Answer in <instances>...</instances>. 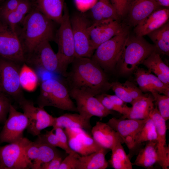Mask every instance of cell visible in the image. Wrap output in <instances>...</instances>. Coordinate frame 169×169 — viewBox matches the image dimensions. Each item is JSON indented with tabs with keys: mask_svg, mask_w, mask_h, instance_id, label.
<instances>
[{
	"mask_svg": "<svg viewBox=\"0 0 169 169\" xmlns=\"http://www.w3.org/2000/svg\"><path fill=\"white\" fill-rule=\"evenodd\" d=\"M65 77L68 90H80L95 96L110 89L105 72L91 58L75 57Z\"/></svg>",
	"mask_w": 169,
	"mask_h": 169,
	"instance_id": "obj_1",
	"label": "cell"
},
{
	"mask_svg": "<svg viewBox=\"0 0 169 169\" xmlns=\"http://www.w3.org/2000/svg\"><path fill=\"white\" fill-rule=\"evenodd\" d=\"M20 33H17L25 56L31 54L42 41L54 38L53 21L45 16L36 7L25 18Z\"/></svg>",
	"mask_w": 169,
	"mask_h": 169,
	"instance_id": "obj_2",
	"label": "cell"
},
{
	"mask_svg": "<svg viewBox=\"0 0 169 169\" xmlns=\"http://www.w3.org/2000/svg\"><path fill=\"white\" fill-rule=\"evenodd\" d=\"M155 51L156 49L154 44L148 42L143 36L129 35L115 68L122 74H131Z\"/></svg>",
	"mask_w": 169,
	"mask_h": 169,
	"instance_id": "obj_3",
	"label": "cell"
},
{
	"mask_svg": "<svg viewBox=\"0 0 169 169\" xmlns=\"http://www.w3.org/2000/svg\"><path fill=\"white\" fill-rule=\"evenodd\" d=\"M38 106H51L63 110L78 112L66 86L58 80L51 79L43 81L38 100Z\"/></svg>",
	"mask_w": 169,
	"mask_h": 169,
	"instance_id": "obj_4",
	"label": "cell"
},
{
	"mask_svg": "<svg viewBox=\"0 0 169 169\" xmlns=\"http://www.w3.org/2000/svg\"><path fill=\"white\" fill-rule=\"evenodd\" d=\"M55 36L58 46L56 53L61 75L66 76L69 65L75 58L74 44L70 18L66 6L64 5L63 19Z\"/></svg>",
	"mask_w": 169,
	"mask_h": 169,
	"instance_id": "obj_5",
	"label": "cell"
},
{
	"mask_svg": "<svg viewBox=\"0 0 169 169\" xmlns=\"http://www.w3.org/2000/svg\"><path fill=\"white\" fill-rule=\"evenodd\" d=\"M129 35L128 29L125 28L119 33L99 45L91 59L105 72L113 71Z\"/></svg>",
	"mask_w": 169,
	"mask_h": 169,
	"instance_id": "obj_6",
	"label": "cell"
},
{
	"mask_svg": "<svg viewBox=\"0 0 169 169\" xmlns=\"http://www.w3.org/2000/svg\"><path fill=\"white\" fill-rule=\"evenodd\" d=\"M20 64L0 58V92L17 102L24 97L19 81Z\"/></svg>",
	"mask_w": 169,
	"mask_h": 169,
	"instance_id": "obj_7",
	"label": "cell"
},
{
	"mask_svg": "<svg viewBox=\"0 0 169 169\" xmlns=\"http://www.w3.org/2000/svg\"><path fill=\"white\" fill-rule=\"evenodd\" d=\"M31 141L23 137L4 146H0V169L31 168L32 164L25 154L26 146Z\"/></svg>",
	"mask_w": 169,
	"mask_h": 169,
	"instance_id": "obj_8",
	"label": "cell"
},
{
	"mask_svg": "<svg viewBox=\"0 0 169 169\" xmlns=\"http://www.w3.org/2000/svg\"><path fill=\"white\" fill-rule=\"evenodd\" d=\"M0 56L19 64L25 62V54L16 31L0 21Z\"/></svg>",
	"mask_w": 169,
	"mask_h": 169,
	"instance_id": "obj_9",
	"label": "cell"
},
{
	"mask_svg": "<svg viewBox=\"0 0 169 169\" xmlns=\"http://www.w3.org/2000/svg\"><path fill=\"white\" fill-rule=\"evenodd\" d=\"M28 119V132L34 136H38L41 131L53 126L55 117L49 114L44 108L35 106L33 103L24 98L18 102Z\"/></svg>",
	"mask_w": 169,
	"mask_h": 169,
	"instance_id": "obj_10",
	"label": "cell"
},
{
	"mask_svg": "<svg viewBox=\"0 0 169 169\" xmlns=\"http://www.w3.org/2000/svg\"><path fill=\"white\" fill-rule=\"evenodd\" d=\"M74 39L75 57L91 58L95 50L91 46L88 28L90 25L83 15L75 14L70 18Z\"/></svg>",
	"mask_w": 169,
	"mask_h": 169,
	"instance_id": "obj_11",
	"label": "cell"
},
{
	"mask_svg": "<svg viewBox=\"0 0 169 169\" xmlns=\"http://www.w3.org/2000/svg\"><path fill=\"white\" fill-rule=\"evenodd\" d=\"M68 90L71 98L76 101L78 112L86 119L90 120L93 116L102 119L113 114L112 111L106 109L95 96L76 89Z\"/></svg>",
	"mask_w": 169,
	"mask_h": 169,
	"instance_id": "obj_12",
	"label": "cell"
},
{
	"mask_svg": "<svg viewBox=\"0 0 169 169\" xmlns=\"http://www.w3.org/2000/svg\"><path fill=\"white\" fill-rule=\"evenodd\" d=\"M49 42L45 40L40 43L31 54L26 56L25 62L49 72L60 74L56 54L53 51Z\"/></svg>",
	"mask_w": 169,
	"mask_h": 169,
	"instance_id": "obj_13",
	"label": "cell"
},
{
	"mask_svg": "<svg viewBox=\"0 0 169 169\" xmlns=\"http://www.w3.org/2000/svg\"><path fill=\"white\" fill-rule=\"evenodd\" d=\"M8 113V117L0 132V144L10 143L23 138V132L28 126L26 116L18 111L11 104Z\"/></svg>",
	"mask_w": 169,
	"mask_h": 169,
	"instance_id": "obj_14",
	"label": "cell"
},
{
	"mask_svg": "<svg viewBox=\"0 0 169 169\" xmlns=\"http://www.w3.org/2000/svg\"><path fill=\"white\" fill-rule=\"evenodd\" d=\"M64 131L69 147L81 156H86L96 152L102 147L83 129L66 128Z\"/></svg>",
	"mask_w": 169,
	"mask_h": 169,
	"instance_id": "obj_15",
	"label": "cell"
},
{
	"mask_svg": "<svg viewBox=\"0 0 169 169\" xmlns=\"http://www.w3.org/2000/svg\"><path fill=\"white\" fill-rule=\"evenodd\" d=\"M148 118L137 120L112 118L106 123L117 133L130 151L137 135Z\"/></svg>",
	"mask_w": 169,
	"mask_h": 169,
	"instance_id": "obj_16",
	"label": "cell"
},
{
	"mask_svg": "<svg viewBox=\"0 0 169 169\" xmlns=\"http://www.w3.org/2000/svg\"><path fill=\"white\" fill-rule=\"evenodd\" d=\"M124 28L118 20H108L90 24L88 30L94 50H95L100 44L119 33Z\"/></svg>",
	"mask_w": 169,
	"mask_h": 169,
	"instance_id": "obj_17",
	"label": "cell"
},
{
	"mask_svg": "<svg viewBox=\"0 0 169 169\" xmlns=\"http://www.w3.org/2000/svg\"><path fill=\"white\" fill-rule=\"evenodd\" d=\"M149 117L154 124L157 134L158 163L163 169L169 167V148L166 142V121L160 114L157 105L151 112Z\"/></svg>",
	"mask_w": 169,
	"mask_h": 169,
	"instance_id": "obj_18",
	"label": "cell"
},
{
	"mask_svg": "<svg viewBox=\"0 0 169 169\" xmlns=\"http://www.w3.org/2000/svg\"><path fill=\"white\" fill-rule=\"evenodd\" d=\"M160 7L155 0H129L124 16L128 24L135 27Z\"/></svg>",
	"mask_w": 169,
	"mask_h": 169,
	"instance_id": "obj_19",
	"label": "cell"
},
{
	"mask_svg": "<svg viewBox=\"0 0 169 169\" xmlns=\"http://www.w3.org/2000/svg\"><path fill=\"white\" fill-rule=\"evenodd\" d=\"M169 10L160 8L153 12L135 27L136 35L143 36L160 28L168 21Z\"/></svg>",
	"mask_w": 169,
	"mask_h": 169,
	"instance_id": "obj_20",
	"label": "cell"
},
{
	"mask_svg": "<svg viewBox=\"0 0 169 169\" xmlns=\"http://www.w3.org/2000/svg\"><path fill=\"white\" fill-rule=\"evenodd\" d=\"M91 132L95 141L102 147L111 150L118 141L123 143L117 133L106 123L97 121Z\"/></svg>",
	"mask_w": 169,
	"mask_h": 169,
	"instance_id": "obj_21",
	"label": "cell"
},
{
	"mask_svg": "<svg viewBox=\"0 0 169 169\" xmlns=\"http://www.w3.org/2000/svg\"><path fill=\"white\" fill-rule=\"evenodd\" d=\"M153 98L151 94L146 95L134 101L129 113L123 115L122 119L143 120L149 118V115L154 108Z\"/></svg>",
	"mask_w": 169,
	"mask_h": 169,
	"instance_id": "obj_22",
	"label": "cell"
},
{
	"mask_svg": "<svg viewBox=\"0 0 169 169\" xmlns=\"http://www.w3.org/2000/svg\"><path fill=\"white\" fill-rule=\"evenodd\" d=\"M64 0H37L35 7L48 18L59 25L63 19Z\"/></svg>",
	"mask_w": 169,
	"mask_h": 169,
	"instance_id": "obj_23",
	"label": "cell"
},
{
	"mask_svg": "<svg viewBox=\"0 0 169 169\" xmlns=\"http://www.w3.org/2000/svg\"><path fill=\"white\" fill-rule=\"evenodd\" d=\"M108 149L103 147L95 152L86 156H81L78 158L76 169H105L108 166L105 159Z\"/></svg>",
	"mask_w": 169,
	"mask_h": 169,
	"instance_id": "obj_24",
	"label": "cell"
},
{
	"mask_svg": "<svg viewBox=\"0 0 169 169\" xmlns=\"http://www.w3.org/2000/svg\"><path fill=\"white\" fill-rule=\"evenodd\" d=\"M90 120L84 118L79 114L66 113L55 117L53 126V130L57 127L64 128H79L85 130H91Z\"/></svg>",
	"mask_w": 169,
	"mask_h": 169,
	"instance_id": "obj_25",
	"label": "cell"
},
{
	"mask_svg": "<svg viewBox=\"0 0 169 169\" xmlns=\"http://www.w3.org/2000/svg\"><path fill=\"white\" fill-rule=\"evenodd\" d=\"M158 161L157 152V141H147L145 146L141 149L133 165L151 169Z\"/></svg>",
	"mask_w": 169,
	"mask_h": 169,
	"instance_id": "obj_26",
	"label": "cell"
},
{
	"mask_svg": "<svg viewBox=\"0 0 169 169\" xmlns=\"http://www.w3.org/2000/svg\"><path fill=\"white\" fill-rule=\"evenodd\" d=\"M142 64L149 72H153L163 82L169 84V67L162 60L159 53L154 51Z\"/></svg>",
	"mask_w": 169,
	"mask_h": 169,
	"instance_id": "obj_27",
	"label": "cell"
},
{
	"mask_svg": "<svg viewBox=\"0 0 169 169\" xmlns=\"http://www.w3.org/2000/svg\"><path fill=\"white\" fill-rule=\"evenodd\" d=\"M90 14L93 23L120 18L110 0H97L91 8Z\"/></svg>",
	"mask_w": 169,
	"mask_h": 169,
	"instance_id": "obj_28",
	"label": "cell"
},
{
	"mask_svg": "<svg viewBox=\"0 0 169 169\" xmlns=\"http://www.w3.org/2000/svg\"><path fill=\"white\" fill-rule=\"evenodd\" d=\"M33 7L30 0H23L16 9L0 18L12 29L16 31L18 26L22 23Z\"/></svg>",
	"mask_w": 169,
	"mask_h": 169,
	"instance_id": "obj_29",
	"label": "cell"
},
{
	"mask_svg": "<svg viewBox=\"0 0 169 169\" xmlns=\"http://www.w3.org/2000/svg\"><path fill=\"white\" fill-rule=\"evenodd\" d=\"M147 35L154 44L156 51L169 56V23L167 22Z\"/></svg>",
	"mask_w": 169,
	"mask_h": 169,
	"instance_id": "obj_30",
	"label": "cell"
},
{
	"mask_svg": "<svg viewBox=\"0 0 169 169\" xmlns=\"http://www.w3.org/2000/svg\"><path fill=\"white\" fill-rule=\"evenodd\" d=\"M35 141L38 145V155L37 159L33 162L31 168L40 169L43 164L51 160L58 153L55 147L48 144L39 135Z\"/></svg>",
	"mask_w": 169,
	"mask_h": 169,
	"instance_id": "obj_31",
	"label": "cell"
},
{
	"mask_svg": "<svg viewBox=\"0 0 169 169\" xmlns=\"http://www.w3.org/2000/svg\"><path fill=\"white\" fill-rule=\"evenodd\" d=\"M122 143L121 141H118L111 150L112 155L110 163L115 169H132V163L125 151Z\"/></svg>",
	"mask_w": 169,
	"mask_h": 169,
	"instance_id": "obj_32",
	"label": "cell"
},
{
	"mask_svg": "<svg viewBox=\"0 0 169 169\" xmlns=\"http://www.w3.org/2000/svg\"><path fill=\"white\" fill-rule=\"evenodd\" d=\"M19 81L22 89L33 92L36 89L39 79L34 70L24 63L20 69Z\"/></svg>",
	"mask_w": 169,
	"mask_h": 169,
	"instance_id": "obj_33",
	"label": "cell"
},
{
	"mask_svg": "<svg viewBox=\"0 0 169 169\" xmlns=\"http://www.w3.org/2000/svg\"><path fill=\"white\" fill-rule=\"evenodd\" d=\"M157 134L152 120L148 118L142 128L137 135L134 140L131 152L137 149L145 142L156 140Z\"/></svg>",
	"mask_w": 169,
	"mask_h": 169,
	"instance_id": "obj_34",
	"label": "cell"
},
{
	"mask_svg": "<svg viewBox=\"0 0 169 169\" xmlns=\"http://www.w3.org/2000/svg\"><path fill=\"white\" fill-rule=\"evenodd\" d=\"M158 107L159 111L166 121L169 119V97L161 95L155 90H152L150 92Z\"/></svg>",
	"mask_w": 169,
	"mask_h": 169,
	"instance_id": "obj_35",
	"label": "cell"
},
{
	"mask_svg": "<svg viewBox=\"0 0 169 169\" xmlns=\"http://www.w3.org/2000/svg\"><path fill=\"white\" fill-rule=\"evenodd\" d=\"M95 97L106 109L111 111H116L123 115L127 114L131 109V107H129L127 106L123 107L115 105L105 95V94L96 95Z\"/></svg>",
	"mask_w": 169,
	"mask_h": 169,
	"instance_id": "obj_36",
	"label": "cell"
},
{
	"mask_svg": "<svg viewBox=\"0 0 169 169\" xmlns=\"http://www.w3.org/2000/svg\"><path fill=\"white\" fill-rule=\"evenodd\" d=\"M110 88L116 96L125 103H129L132 105L134 100L131 98L122 83L118 82L110 83Z\"/></svg>",
	"mask_w": 169,
	"mask_h": 169,
	"instance_id": "obj_37",
	"label": "cell"
},
{
	"mask_svg": "<svg viewBox=\"0 0 169 169\" xmlns=\"http://www.w3.org/2000/svg\"><path fill=\"white\" fill-rule=\"evenodd\" d=\"M8 96L0 92V123H4L7 119L11 105Z\"/></svg>",
	"mask_w": 169,
	"mask_h": 169,
	"instance_id": "obj_38",
	"label": "cell"
},
{
	"mask_svg": "<svg viewBox=\"0 0 169 169\" xmlns=\"http://www.w3.org/2000/svg\"><path fill=\"white\" fill-rule=\"evenodd\" d=\"M79 154L73 151L64 160L59 169H76Z\"/></svg>",
	"mask_w": 169,
	"mask_h": 169,
	"instance_id": "obj_39",
	"label": "cell"
},
{
	"mask_svg": "<svg viewBox=\"0 0 169 169\" xmlns=\"http://www.w3.org/2000/svg\"><path fill=\"white\" fill-rule=\"evenodd\" d=\"M122 84L134 101L141 98L146 95L134 84L129 81H126Z\"/></svg>",
	"mask_w": 169,
	"mask_h": 169,
	"instance_id": "obj_40",
	"label": "cell"
},
{
	"mask_svg": "<svg viewBox=\"0 0 169 169\" xmlns=\"http://www.w3.org/2000/svg\"><path fill=\"white\" fill-rule=\"evenodd\" d=\"M38 152V146L37 142L31 141L26 148L25 154L27 159L32 165L33 162L37 158Z\"/></svg>",
	"mask_w": 169,
	"mask_h": 169,
	"instance_id": "obj_41",
	"label": "cell"
},
{
	"mask_svg": "<svg viewBox=\"0 0 169 169\" xmlns=\"http://www.w3.org/2000/svg\"><path fill=\"white\" fill-rule=\"evenodd\" d=\"M61 146V149L64 150L66 153L69 154L73 151L69 146L67 135L63 129L57 127L54 130Z\"/></svg>",
	"mask_w": 169,
	"mask_h": 169,
	"instance_id": "obj_42",
	"label": "cell"
},
{
	"mask_svg": "<svg viewBox=\"0 0 169 169\" xmlns=\"http://www.w3.org/2000/svg\"><path fill=\"white\" fill-rule=\"evenodd\" d=\"M23 0H6L0 7V17L16 9Z\"/></svg>",
	"mask_w": 169,
	"mask_h": 169,
	"instance_id": "obj_43",
	"label": "cell"
},
{
	"mask_svg": "<svg viewBox=\"0 0 169 169\" xmlns=\"http://www.w3.org/2000/svg\"><path fill=\"white\" fill-rule=\"evenodd\" d=\"M129 0H110L119 18L124 17L126 12Z\"/></svg>",
	"mask_w": 169,
	"mask_h": 169,
	"instance_id": "obj_44",
	"label": "cell"
},
{
	"mask_svg": "<svg viewBox=\"0 0 169 169\" xmlns=\"http://www.w3.org/2000/svg\"><path fill=\"white\" fill-rule=\"evenodd\" d=\"M54 130L52 129L50 131H46L45 134L39 135L45 141L51 146L54 147H58L61 148V146L55 134L54 133Z\"/></svg>",
	"mask_w": 169,
	"mask_h": 169,
	"instance_id": "obj_45",
	"label": "cell"
},
{
	"mask_svg": "<svg viewBox=\"0 0 169 169\" xmlns=\"http://www.w3.org/2000/svg\"><path fill=\"white\" fill-rule=\"evenodd\" d=\"M62 160V157L58 154L51 160L43 164L40 169H59Z\"/></svg>",
	"mask_w": 169,
	"mask_h": 169,
	"instance_id": "obj_46",
	"label": "cell"
},
{
	"mask_svg": "<svg viewBox=\"0 0 169 169\" xmlns=\"http://www.w3.org/2000/svg\"><path fill=\"white\" fill-rule=\"evenodd\" d=\"M105 95L115 105L123 107L127 106L125 104V102L115 95H112L105 93Z\"/></svg>",
	"mask_w": 169,
	"mask_h": 169,
	"instance_id": "obj_47",
	"label": "cell"
},
{
	"mask_svg": "<svg viewBox=\"0 0 169 169\" xmlns=\"http://www.w3.org/2000/svg\"><path fill=\"white\" fill-rule=\"evenodd\" d=\"M156 3L160 6L169 7V0H155Z\"/></svg>",
	"mask_w": 169,
	"mask_h": 169,
	"instance_id": "obj_48",
	"label": "cell"
},
{
	"mask_svg": "<svg viewBox=\"0 0 169 169\" xmlns=\"http://www.w3.org/2000/svg\"><path fill=\"white\" fill-rule=\"evenodd\" d=\"M1 1H3V0H0Z\"/></svg>",
	"mask_w": 169,
	"mask_h": 169,
	"instance_id": "obj_49",
	"label": "cell"
},
{
	"mask_svg": "<svg viewBox=\"0 0 169 169\" xmlns=\"http://www.w3.org/2000/svg\"></svg>",
	"mask_w": 169,
	"mask_h": 169,
	"instance_id": "obj_50",
	"label": "cell"
},
{
	"mask_svg": "<svg viewBox=\"0 0 169 169\" xmlns=\"http://www.w3.org/2000/svg\"><path fill=\"white\" fill-rule=\"evenodd\" d=\"M1 2L0 1V2Z\"/></svg>",
	"mask_w": 169,
	"mask_h": 169,
	"instance_id": "obj_51",
	"label": "cell"
},
{
	"mask_svg": "<svg viewBox=\"0 0 169 169\" xmlns=\"http://www.w3.org/2000/svg\"></svg>",
	"mask_w": 169,
	"mask_h": 169,
	"instance_id": "obj_52",
	"label": "cell"
}]
</instances>
